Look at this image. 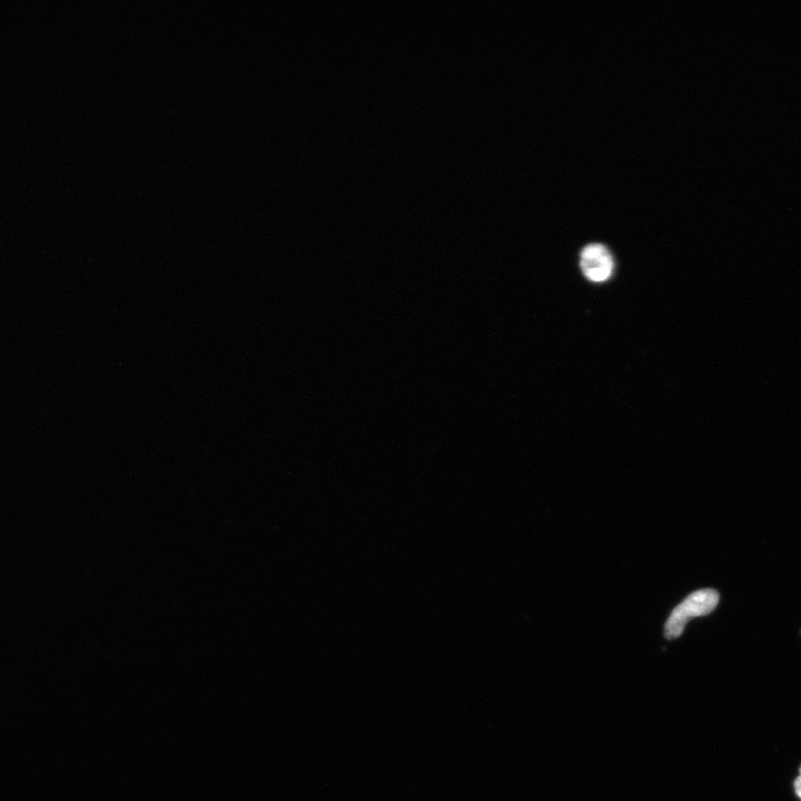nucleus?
Here are the masks:
<instances>
[{"instance_id": "3", "label": "nucleus", "mask_w": 801, "mask_h": 801, "mask_svg": "<svg viewBox=\"0 0 801 801\" xmlns=\"http://www.w3.org/2000/svg\"><path fill=\"white\" fill-rule=\"evenodd\" d=\"M799 771H800V775L795 781V790H796L797 796L801 799V766H800Z\"/></svg>"}, {"instance_id": "2", "label": "nucleus", "mask_w": 801, "mask_h": 801, "mask_svg": "<svg viewBox=\"0 0 801 801\" xmlns=\"http://www.w3.org/2000/svg\"><path fill=\"white\" fill-rule=\"evenodd\" d=\"M580 266L583 275L593 283H605L615 273V260L605 244L591 243L580 253Z\"/></svg>"}, {"instance_id": "1", "label": "nucleus", "mask_w": 801, "mask_h": 801, "mask_svg": "<svg viewBox=\"0 0 801 801\" xmlns=\"http://www.w3.org/2000/svg\"><path fill=\"white\" fill-rule=\"evenodd\" d=\"M719 601L720 595L715 589H702L691 593L671 612L665 626V637L669 640L679 638L691 619L710 615L718 607Z\"/></svg>"}]
</instances>
